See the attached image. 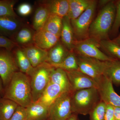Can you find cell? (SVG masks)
I'll return each instance as SVG.
<instances>
[{
	"instance_id": "obj_1",
	"label": "cell",
	"mask_w": 120,
	"mask_h": 120,
	"mask_svg": "<svg viewBox=\"0 0 120 120\" xmlns=\"http://www.w3.org/2000/svg\"><path fill=\"white\" fill-rule=\"evenodd\" d=\"M2 98L11 99L20 106L26 108L33 102L29 76L19 71L4 87Z\"/></svg>"
},
{
	"instance_id": "obj_2",
	"label": "cell",
	"mask_w": 120,
	"mask_h": 120,
	"mask_svg": "<svg viewBox=\"0 0 120 120\" xmlns=\"http://www.w3.org/2000/svg\"><path fill=\"white\" fill-rule=\"evenodd\" d=\"M116 13L115 1L110 0L99 11L89 28V38L100 42L109 39Z\"/></svg>"
},
{
	"instance_id": "obj_3",
	"label": "cell",
	"mask_w": 120,
	"mask_h": 120,
	"mask_svg": "<svg viewBox=\"0 0 120 120\" xmlns=\"http://www.w3.org/2000/svg\"><path fill=\"white\" fill-rule=\"evenodd\" d=\"M101 101L98 88H87L72 92L71 101L72 113L89 114Z\"/></svg>"
},
{
	"instance_id": "obj_4",
	"label": "cell",
	"mask_w": 120,
	"mask_h": 120,
	"mask_svg": "<svg viewBox=\"0 0 120 120\" xmlns=\"http://www.w3.org/2000/svg\"><path fill=\"white\" fill-rule=\"evenodd\" d=\"M54 67L45 62L34 68L29 76L33 102L38 101L50 82V74Z\"/></svg>"
},
{
	"instance_id": "obj_5",
	"label": "cell",
	"mask_w": 120,
	"mask_h": 120,
	"mask_svg": "<svg viewBox=\"0 0 120 120\" xmlns=\"http://www.w3.org/2000/svg\"><path fill=\"white\" fill-rule=\"evenodd\" d=\"M97 6V1L92 0L82 15L75 19L71 20L76 41H82L89 38V28L93 21Z\"/></svg>"
},
{
	"instance_id": "obj_6",
	"label": "cell",
	"mask_w": 120,
	"mask_h": 120,
	"mask_svg": "<svg viewBox=\"0 0 120 120\" xmlns=\"http://www.w3.org/2000/svg\"><path fill=\"white\" fill-rule=\"evenodd\" d=\"M100 46L98 41L88 38L80 41H76L73 51L77 54L102 61H110L115 59L103 53L99 49Z\"/></svg>"
},
{
	"instance_id": "obj_7",
	"label": "cell",
	"mask_w": 120,
	"mask_h": 120,
	"mask_svg": "<svg viewBox=\"0 0 120 120\" xmlns=\"http://www.w3.org/2000/svg\"><path fill=\"white\" fill-rule=\"evenodd\" d=\"M72 92H65L50 106L47 120H67L72 114L71 97Z\"/></svg>"
},
{
	"instance_id": "obj_8",
	"label": "cell",
	"mask_w": 120,
	"mask_h": 120,
	"mask_svg": "<svg viewBox=\"0 0 120 120\" xmlns=\"http://www.w3.org/2000/svg\"><path fill=\"white\" fill-rule=\"evenodd\" d=\"M19 71L12 51L0 48V77L4 88L15 72Z\"/></svg>"
},
{
	"instance_id": "obj_9",
	"label": "cell",
	"mask_w": 120,
	"mask_h": 120,
	"mask_svg": "<svg viewBox=\"0 0 120 120\" xmlns=\"http://www.w3.org/2000/svg\"><path fill=\"white\" fill-rule=\"evenodd\" d=\"M79 69L96 82L103 76L105 61L81 55H76Z\"/></svg>"
},
{
	"instance_id": "obj_10",
	"label": "cell",
	"mask_w": 120,
	"mask_h": 120,
	"mask_svg": "<svg viewBox=\"0 0 120 120\" xmlns=\"http://www.w3.org/2000/svg\"><path fill=\"white\" fill-rule=\"evenodd\" d=\"M97 82L101 101L106 105L120 107V96L115 92L112 81L103 75Z\"/></svg>"
},
{
	"instance_id": "obj_11",
	"label": "cell",
	"mask_w": 120,
	"mask_h": 120,
	"mask_svg": "<svg viewBox=\"0 0 120 120\" xmlns=\"http://www.w3.org/2000/svg\"><path fill=\"white\" fill-rule=\"evenodd\" d=\"M65 71L69 80L72 92L87 88H98V85L96 80L79 69Z\"/></svg>"
},
{
	"instance_id": "obj_12",
	"label": "cell",
	"mask_w": 120,
	"mask_h": 120,
	"mask_svg": "<svg viewBox=\"0 0 120 120\" xmlns=\"http://www.w3.org/2000/svg\"><path fill=\"white\" fill-rule=\"evenodd\" d=\"M23 24L18 17L0 16V35L12 40Z\"/></svg>"
},
{
	"instance_id": "obj_13",
	"label": "cell",
	"mask_w": 120,
	"mask_h": 120,
	"mask_svg": "<svg viewBox=\"0 0 120 120\" xmlns=\"http://www.w3.org/2000/svg\"><path fill=\"white\" fill-rule=\"evenodd\" d=\"M60 38L42 29L35 31L34 36V44L42 49L48 51L58 43Z\"/></svg>"
},
{
	"instance_id": "obj_14",
	"label": "cell",
	"mask_w": 120,
	"mask_h": 120,
	"mask_svg": "<svg viewBox=\"0 0 120 120\" xmlns=\"http://www.w3.org/2000/svg\"><path fill=\"white\" fill-rule=\"evenodd\" d=\"M34 68L47 61L48 51L37 47L34 44L22 47Z\"/></svg>"
},
{
	"instance_id": "obj_15",
	"label": "cell",
	"mask_w": 120,
	"mask_h": 120,
	"mask_svg": "<svg viewBox=\"0 0 120 120\" xmlns=\"http://www.w3.org/2000/svg\"><path fill=\"white\" fill-rule=\"evenodd\" d=\"M61 41L65 47L70 52H73L75 42V35L71 20L67 16L62 19V27L61 33Z\"/></svg>"
},
{
	"instance_id": "obj_16",
	"label": "cell",
	"mask_w": 120,
	"mask_h": 120,
	"mask_svg": "<svg viewBox=\"0 0 120 120\" xmlns=\"http://www.w3.org/2000/svg\"><path fill=\"white\" fill-rule=\"evenodd\" d=\"M26 120H47L49 107L37 101L26 108Z\"/></svg>"
},
{
	"instance_id": "obj_17",
	"label": "cell",
	"mask_w": 120,
	"mask_h": 120,
	"mask_svg": "<svg viewBox=\"0 0 120 120\" xmlns=\"http://www.w3.org/2000/svg\"><path fill=\"white\" fill-rule=\"evenodd\" d=\"M49 10L50 14L61 18L67 16L69 8V0H51L40 1Z\"/></svg>"
},
{
	"instance_id": "obj_18",
	"label": "cell",
	"mask_w": 120,
	"mask_h": 120,
	"mask_svg": "<svg viewBox=\"0 0 120 120\" xmlns=\"http://www.w3.org/2000/svg\"><path fill=\"white\" fill-rule=\"evenodd\" d=\"M70 52L60 41L48 50L46 62L54 67L62 62Z\"/></svg>"
},
{
	"instance_id": "obj_19",
	"label": "cell",
	"mask_w": 120,
	"mask_h": 120,
	"mask_svg": "<svg viewBox=\"0 0 120 120\" xmlns=\"http://www.w3.org/2000/svg\"><path fill=\"white\" fill-rule=\"evenodd\" d=\"M64 92H65L60 86L49 82L38 101L49 107L54 101Z\"/></svg>"
},
{
	"instance_id": "obj_20",
	"label": "cell",
	"mask_w": 120,
	"mask_h": 120,
	"mask_svg": "<svg viewBox=\"0 0 120 120\" xmlns=\"http://www.w3.org/2000/svg\"><path fill=\"white\" fill-rule=\"evenodd\" d=\"M13 50L12 52L19 71L29 76L32 72L34 68L31 65L22 49L18 46Z\"/></svg>"
},
{
	"instance_id": "obj_21",
	"label": "cell",
	"mask_w": 120,
	"mask_h": 120,
	"mask_svg": "<svg viewBox=\"0 0 120 120\" xmlns=\"http://www.w3.org/2000/svg\"><path fill=\"white\" fill-rule=\"evenodd\" d=\"M60 86L64 92H72L66 71L62 69L54 67L50 77V82Z\"/></svg>"
},
{
	"instance_id": "obj_22",
	"label": "cell",
	"mask_w": 120,
	"mask_h": 120,
	"mask_svg": "<svg viewBox=\"0 0 120 120\" xmlns=\"http://www.w3.org/2000/svg\"><path fill=\"white\" fill-rule=\"evenodd\" d=\"M103 75L116 84H120V61L115 60L105 61Z\"/></svg>"
},
{
	"instance_id": "obj_23",
	"label": "cell",
	"mask_w": 120,
	"mask_h": 120,
	"mask_svg": "<svg viewBox=\"0 0 120 120\" xmlns=\"http://www.w3.org/2000/svg\"><path fill=\"white\" fill-rule=\"evenodd\" d=\"M35 31L24 26L17 32L12 39L19 47H25L34 44V38Z\"/></svg>"
},
{
	"instance_id": "obj_24",
	"label": "cell",
	"mask_w": 120,
	"mask_h": 120,
	"mask_svg": "<svg viewBox=\"0 0 120 120\" xmlns=\"http://www.w3.org/2000/svg\"><path fill=\"white\" fill-rule=\"evenodd\" d=\"M91 0H69V8L67 16L70 20L76 19L90 4Z\"/></svg>"
},
{
	"instance_id": "obj_25",
	"label": "cell",
	"mask_w": 120,
	"mask_h": 120,
	"mask_svg": "<svg viewBox=\"0 0 120 120\" xmlns=\"http://www.w3.org/2000/svg\"><path fill=\"white\" fill-rule=\"evenodd\" d=\"M19 105L14 101L0 98V120H9Z\"/></svg>"
},
{
	"instance_id": "obj_26",
	"label": "cell",
	"mask_w": 120,
	"mask_h": 120,
	"mask_svg": "<svg viewBox=\"0 0 120 120\" xmlns=\"http://www.w3.org/2000/svg\"><path fill=\"white\" fill-rule=\"evenodd\" d=\"M50 15L48 9L41 3L35 11L33 17L32 26L35 31L42 29Z\"/></svg>"
},
{
	"instance_id": "obj_27",
	"label": "cell",
	"mask_w": 120,
	"mask_h": 120,
	"mask_svg": "<svg viewBox=\"0 0 120 120\" xmlns=\"http://www.w3.org/2000/svg\"><path fill=\"white\" fill-rule=\"evenodd\" d=\"M62 18L50 14L42 29L60 38L62 27Z\"/></svg>"
},
{
	"instance_id": "obj_28",
	"label": "cell",
	"mask_w": 120,
	"mask_h": 120,
	"mask_svg": "<svg viewBox=\"0 0 120 120\" xmlns=\"http://www.w3.org/2000/svg\"><path fill=\"white\" fill-rule=\"evenodd\" d=\"M53 67L62 69L65 71L79 69L76 56L73 52H69L62 62Z\"/></svg>"
},
{
	"instance_id": "obj_29",
	"label": "cell",
	"mask_w": 120,
	"mask_h": 120,
	"mask_svg": "<svg viewBox=\"0 0 120 120\" xmlns=\"http://www.w3.org/2000/svg\"><path fill=\"white\" fill-rule=\"evenodd\" d=\"M100 46L110 56L115 59L120 60V46L112 40H103L99 42Z\"/></svg>"
},
{
	"instance_id": "obj_30",
	"label": "cell",
	"mask_w": 120,
	"mask_h": 120,
	"mask_svg": "<svg viewBox=\"0 0 120 120\" xmlns=\"http://www.w3.org/2000/svg\"><path fill=\"white\" fill-rule=\"evenodd\" d=\"M16 0H0V16L18 17L14 10Z\"/></svg>"
},
{
	"instance_id": "obj_31",
	"label": "cell",
	"mask_w": 120,
	"mask_h": 120,
	"mask_svg": "<svg viewBox=\"0 0 120 120\" xmlns=\"http://www.w3.org/2000/svg\"><path fill=\"white\" fill-rule=\"evenodd\" d=\"M106 104L101 101L89 114L90 120H105Z\"/></svg>"
},
{
	"instance_id": "obj_32",
	"label": "cell",
	"mask_w": 120,
	"mask_h": 120,
	"mask_svg": "<svg viewBox=\"0 0 120 120\" xmlns=\"http://www.w3.org/2000/svg\"><path fill=\"white\" fill-rule=\"evenodd\" d=\"M116 13L113 25L111 31L112 34H117L120 28V0L115 1Z\"/></svg>"
},
{
	"instance_id": "obj_33",
	"label": "cell",
	"mask_w": 120,
	"mask_h": 120,
	"mask_svg": "<svg viewBox=\"0 0 120 120\" xmlns=\"http://www.w3.org/2000/svg\"><path fill=\"white\" fill-rule=\"evenodd\" d=\"M18 46L17 44L11 39L0 35V48L12 51Z\"/></svg>"
},
{
	"instance_id": "obj_34",
	"label": "cell",
	"mask_w": 120,
	"mask_h": 120,
	"mask_svg": "<svg viewBox=\"0 0 120 120\" xmlns=\"http://www.w3.org/2000/svg\"><path fill=\"white\" fill-rule=\"evenodd\" d=\"M26 109L19 106L15 112L9 120H26Z\"/></svg>"
},
{
	"instance_id": "obj_35",
	"label": "cell",
	"mask_w": 120,
	"mask_h": 120,
	"mask_svg": "<svg viewBox=\"0 0 120 120\" xmlns=\"http://www.w3.org/2000/svg\"><path fill=\"white\" fill-rule=\"evenodd\" d=\"M17 11L20 15L23 16H27L32 12V7L31 5L28 3H22L19 5Z\"/></svg>"
},
{
	"instance_id": "obj_36",
	"label": "cell",
	"mask_w": 120,
	"mask_h": 120,
	"mask_svg": "<svg viewBox=\"0 0 120 120\" xmlns=\"http://www.w3.org/2000/svg\"><path fill=\"white\" fill-rule=\"evenodd\" d=\"M105 120H115L114 117V106L112 105H106Z\"/></svg>"
},
{
	"instance_id": "obj_37",
	"label": "cell",
	"mask_w": 120,
	"mask_h": 120,
	"mask_svg": "<svg viewBox=\"0 0 120 120\" xmlns=\"http://www.w3.org/2000/svg\"><path fill=\"white\" fill-rule=\"evenodd\" d=\"M115 120H120V107H114Z\"/></svg>"
},
{
	"instance_id": "obj_38",
	"label": "cell",
	"mask_w": 120,
	"mask_h": 120,
	"mask_svg": "<svg viewBox=\"0 0 120 120\" xmlns=\"http://www.w3.org/2000/svg\"><path fill=\"white\" fill-rule=\"evenodd\" d=\"M4 88L3 86L2 80L0 77V96L2 98L4 95Z\"/></svg>"
},
{
	"instance_id": "obj_39",
	"label": "cell",
	"mask_w": 120,
	"mask_h": 120,
	"mask_svg": "<svg viewBox=\"0 0 120 120\" xmlns=\"http://www.w3.org/2000/svg\"><path fill=\"white\" fill-rule=\"evenodd\" d=\"M112 41L114 43H116V45H118L120 46V34L115 38L112 40Z\"/></svg>"
},
{
	"instance_id": "obj_40",
	"label": "cell",
	"mask_w": 120,
	"mask_h": 120,
	"mask_svg": "<svg viewBox=\"0 0 120 120\" xmlns=\"http://www.w3.org/2000/svg\"><path fill=\"white\" fill-rule=\"evenodd\" d=\"M77 115V114H72L67 120H77L78 119Z\"/></svg>"
},
{
	"instance_id": "obj_41",
	"label": "cell",
	"mask_w": 120,
	"mask_h": 120,
	"mask_svg": "<svg viewBox=\"0 0 120 120\" xmlns=\"http://www.w3.org/2000/svg\"><path fill=\"white\" fill-rule=\"evenodd\" d=\"M79 120V119H78V120Z\"/></svg>"
},
{
	"instance_id": "obj_42",
	"label": "cell",
	"mask_w": 120,
	"mask_h": 120,
	"mask_svg": "<svg viewBox=\"0 0 120 120\" xmlns=\"http://www.w3.org/2000/svg\"></svg>"
}]
</instances>
